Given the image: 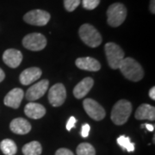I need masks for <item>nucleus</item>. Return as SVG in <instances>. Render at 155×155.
<instances>
[{"label": "nucleus", "instance_id": "obj_10", "mask_svg": "<svg viewBox=\"0 0 155 155\" xmlns=\"http://www.w3.org/2000/svg\"><path fill=\"white\" fill-rule=\"evenodd\" d=\"M49 82L47 79H43L40 82L33 84L26 92V98L28 101H35L42 97L48 89Z\"/></svg>", "mask_w": 155, "mask_h": 155}, {"label": "nucleus", "instance_id": "obj_1", "mask_svg": "<svg viewBox=\"0 0 155 155\" xmlns=\"http://www.w3.org/2000/svg\"><path fill=\"white\" fill-rule=\"evenodd\" d=\"M118 69L121 70L124 77L133 82H138L144 76L141 66L133 58H124Z\"/></svg>", "mask_w": 155, "mask_h": 155}, {"label": "nucleus", "instance_id": "obj_17", "mask_svg": "<svg viewBox=\"0 0 155 155\" xmlns=\"http://www.w3.org/2000/svg\"><path fill=\"white\" fill-rule=\"evenodd\" d=\"M24 113L31 119H40L46 114L44 106L36 103H28L24 108Z\"/></svg>", "mask_w": 155, "mask_h": 155}, {"label": "nucleus", "instance_id": "obj_27", "mask_svg": "<svg viewBox=\"0 0 155 155\" xmlns=\"http://www.w3.org/2000/svg\"><path fill=\"white\" fill-rule=\"evenodd\" d=\"M55 155H74L71 150L67 148H60L56 151Z\"/></svg>", "mask_w": 155, "mask_h": 155}, {"label": "nucleus", "instance_id": "obj_23", "mask_svg": "<svg viewBox=\"0 0 155 155\" xmlns=\"http://www.w3.org/2000/svg\"><path fill=\"white\" fill-rule=\"evenodd\" d=\"M81 0H64V6L69 12L75 11L78 6L80 5Z\"/></svg>", "mask_w": 155, "mask_h": 155}, {"label": "nucleus", "instance_id": "obj_28", "mask_svg": "<svg viewBox=\"0 0 155 155\" xmlns=\"http://www.w3.org/2000/svg\"><path fill=\"white\" fill-rule=\"evenodd\" d=\"M149 97L151 99L155 100V87H152L150 89Z\"/></svg>", "mask_w": 155, "mask_h": 155}, {"label": "nucleus", "instance_id": "obj_12", "mask_svg": "<svg viewBox=\"0 0 155 155\" xmlns=\"http://www.w3.org/2000/svg\"><path fill=\"white\" fill-rule=\"evenodd\" d=\"M23 91L20 88H14L11 90L10 92H8L5 97L4 103L6 106L13 108V109H18L21 104L22 98H23Z\"/></svg>", "mask_w": 155, "mask_h": 155}, {"label": "nucleus", "instance_id": "obj_15", "mask_svg": "<svg viewBox=\"0 0 155 155\" xmlns=\"http://www.w3.org/2000/svg\"><path fill=\"white\" fill-rule=\"evenodd\" d=\"M75 64L79 69L89 72H97L101 69V65L98 61L91 57L78 58L75 61Z\"/></svg>", "mask_w": 155, "mask_h": 155}, {"label": "nucleus", "instance_id": "obj_25", "mask_svg": "<svg viewBox=\"0 0 155 155\" xmlns=\"http://www.w3.org/2000/svg\"><path fill=\"white\" fill-rule=\"evenodd\" d=\"M90 130H91V127H90V125L87 124V123L84 124L83 126H82V128H81V135L83 136L84 138H87L88 137L89 134H90Z\"/></svg>", "mask_w": 155, "mask_h": 155}, {"label": "nucleus", "instance_id": "obj_5", "mask_svg": "<svg viewBox=\"0 0 155 155\" xmlns=\"http://www.w3.org/2000/svg\"><path fill=\"white\" fill-rule=\"evenodd\" d=\"M106 58L108 61V64L112 69H118L122 60L124 59V52L123 50L114 42L106 43L105 47Z\"/></svg>", "mask_w": 155, "mask_h": 155}, {"label": "nucleus", "instance_id": "obj_4", "mask_svg": "<svg viewBox=\"0 0 155 155\" xmlns=\"http://www.w3.org/2000/svg\"><path fill=\"white\" fill-rule=\"evenodd\" d=\"M108 24L111 27H119L125 21L127 17V9L121 3L111 5L107 11Z\"/></svg>", "mask_w": 155, "mask_h": 155}, {"label": "nucleus", "instance_id": "obj_11", "mask_svg": "<svg viewBox=\"0 0 155 155\" xmlns=\"http://www.w3.org/2000/svg\"><path fill=\"white\" fill-rule=\"evenodd\" d=\"M3 61L11 68H17L22 61V53L19 50L13 48L5 50L3 54Z\"/></svg>", "mask_w": 155, "mask_h": 155}, {"label": "nucleus", "instance_id": "obj_24", "mask_svg": "<svg viewBox=\"0 0 155 155\" xmlns=\"http://www.w3.org/2000/svg\"><path fill=\"white\" fill-rule=\"evenodd\" d=\"M99 4L100 0H83L82 1V5H83L84 8L86 10H89V11L96 9Z\"/></svg>", "mask_w": 155, "mask_h": 155}, {"label": "nucleus", "instance_id": "obj_3", "mask_svg": "<svg viewBox=\"0 0 155 155\" xmlns=\"http://www.w3.org/2000/svg\"><path fill=\"white\" fill-rule=\"evenodd\" d=\"M78 35L84 42L91 48H97L102 43L101 35L96 28L91 24H83L79 28Z\"/></svg>", "mask_w": 155, "mask_h": 155}, {"label": "nucleus", "instance_id": "obj_20", "mask_svg": "<svg viewBox=\"0 0 155 155\" xmlns=\"http://www.w3.org/2000/svg\"><path fill=\"white\" fill-rule=\"evenodd\" d=\"M0 149L5 155H15L17 152L16 143L11 139H5L0 143Z\"/></svg>", "mask_w": 155, "mask_h": 155}, {"label": "nucleus", "instance_id": "obj_26", "mask_svg": "<svg viewBox=\"0 0 155 155\" xmlns=\"http://www.w3.org/2000/svg\"><path fill=\"white\" fill-rule=\"evenodd\" d=\"M76 122H77V119H76L74 116H71V117L69 118V120L67 121V130H68V131H70L72 127H75V124H76Z\"/></svg>", "mask_w": 155, "mask_h": 155}, {"label": "nucleus", "instance_id": "obj_6", "mask_svg": "<svg viewBox=\"0 0 155 155\" xmlns=\"http://www.w3.org/2000/svg\"><path fill=\"white\" fill-rule=\"evenodd\" d=\"M25 48L31 51H41L47 46V39L42 34L31 33L27 35L22 40Z\"/></svg>", "mask_w": 155, "mask_h": 155}, {"label": "nucleus", "instance_id": "obj_18", "mask_svg": "<svg viewBox=\"0 0 155 155\" xmlns=\"http://www.w3.org/2000/svg\"><path fill=\"white\" fill-rule=\"evenodd\" d=\"M135 118L137 120H155V108L153 106L143 104L139 107L135 112Z\"/></svg>", "mask_w": 155, "mask_h": 155}, {"label": "nucleus", "instance_id": "obj_9", "mask_svg": "<svg viewBox=\"0 0 155 155\" xmlns=\"http://www.w3.org/2000/svg\"><path fill=\"white\" fill-rule=\"evenodd\" d=\"M67 98V91L64 84L61 83L55 84L49 89L48 100L51 105L54 107L61 106Z\"/></svg>", "mask_w": 155, "mask_h": 155}, {"label": "nucleus", "instance_id": "obj_14", "mask_svg": "<svg viewBox=\"0 0 155 155\" xmlns=\"http://www.w3.org/2000/svg\"><path fill=\"white\" fill-rule=\"evenodd\" d=\"M94 84V80L91 78L87 77L81 80L73 89V95L78 99H81L88 94Z\"/></svg>", "mask_w": 155, "mask_h": 155}, {"label": "nucleus", "instance_id": "obj_30", "mask_svg": "<svg viewBox=\"0 0 155 155\" xmlns=\"http://www.w3.org/2000/svg\"><path fill=\"white\" fill-rule=\"evenodd\" d=\"M144 127L150 131V132H153L154 131V126L153 125H152V124H148V123H147V124H145Z\"/></svg>", "mask_w": 155, "mask_h": 155}, {"label": "nucleus", "instance_id": "obj_21", "mask_svg": "<svg viewBox=\"0 0 155 155\" xmlns=\"http://www.w3.org/2000/svg\"><path fill=\"white\" fill-rule=\"evenodd\" d=\"M116 141H117V144L123 150H127L129 153L134 151V144L131 142L129 137H127L125 135H121L117 138Z\"/></svg>", "mask_w": 155, "mask_h": 155}, {"label": "nucleus", "instance_id": "obj_19", "mask_svg": "<svg viewBox=\"0 0 155 155\" xmlns=\"http://www.w3.org/2000/svg\"><path fill=\"white\" fill-rule=\"evenodd\" d=\"M41 152L42 147L38 141H31L22 147V153L24 155H41Z\"/></svg>", "mask_w": 155, "mask_h": 155}, {"label": "nucleus", "instance_id": "obj_13", "mask_svg": "<svg viewBox=\"0 0 155 155\" xmlns=\"http://www.w3.org/2000/svg\"><path fill=\"white\" fill-rule=\"evenodd\" d=\"M41 70L38 67H29L25 69L23 72L20 74V82L23 85H28L30 84L35 82L38 80L41 76Z\"/></svg>", "mask_w": 155, "mask_h": 155}, {"label": "nucleus", "instance_id": "obj_29", "mask_svg": "<svg viewBox=\"0 0 155 155\" xmlns=\"http://www.w3.org/2000/svg\"><path fill=\"white\" fill-rule=\"evenodd\" d=\"M155 0H151V2H150V11L153 13V14H154L155 13Z\"/></svg>", "mask_w": 155, "mask_h": 155}, {"label": "nucleus", "instance_id": "obj_7", "mask_svg": "<svg viewBox=\"0 0 155 155\" xmlns=\"http://www.w3.org/2000/svg\"><path fill=\"white\" fill-rule=\"evenodd\" d=\"M23 20L31 25L45 26L49 22L50 14L48 11L42 10H33L24 15Z\"/></svg>", "mask_w": 155, "mask_h": 155}, {"label": "nucleus", "instance_id": "obj_16", "mask_svg": "<svg viewBox=\"0 0 155 155\" xmlns=\"http://www.w3.org/2000/svg\"><path fill=\"white\" fill-rule=\"evenodd\" d=\"M10 128L14 134L22 135V134H26L30 132L31 125L26 119L19 117L11 121Z\"/></svg>", "mask_w": 155, "mask_h": 155}, {"label": "nucleus", "instance_id": "obj_31", "mask_svg": "<svg viewBox=\"0 0 155 155\" xmlns=\"http://www.w3.org/2000/svg\"><path fill=\"white\" fill-rule=\"evenodd\" d=\"M5 72L0 68V83L5 79Z\"/></svg>", "mask_w": 155, "mask_h": 155}, {"label": "nucleus", "instance_id": "obj_8", "mask_svg": "<svg viewBox=\"0 0 155 155\" xmlns=\"http://www.w3.org/2000/svg\"><path fill=\"white\" fill-rule=\"evenodd\" d=\"M84 109L91 118L95 121H101L105 117V110L97 102L91 98H86L83 102Z\"/></svg>", "mask_w": 155, "mask_h": 155}, {"label": "nucleus", "instance_id": "obj_2", "mask_svg": "<svg viewBox=\"0 0 155 155\" xmlns=\"http://www.w3.org/2000/svg\"><path fill=\"white\" fill-rule=\"evenodd\" d=\"M132 112V104L127 100H120L111 111V120L116 125H123L128 120Z\"/></svg>", "mask_w": 155, "mask_h": 155}, {"label": "nucleus", "instance_id": "obj_22", "mask_svg": "<svg viewBox=\"0 0 155 155\" xmlns=\"http://www.w3.org/2000/svg\"><path fill=\"white\" fill-rule=\"evenodd\" d=\"M78 155H96V150L92 145L89 143H81L77 147Z\"/></svg>", "mask_w": 155, "mask_h": 155}]
</instances>
